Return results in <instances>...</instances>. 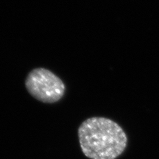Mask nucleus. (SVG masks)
Returning <instances> with one entry per match:
<instances>
[{
	"label": "nucleus",
	"mask_w": 159,
	"mask_h": 159,
	"mask_svg": "<svg viewBox=\"0 0 159 159\" xmlns=\"http://www.w3.org/2000/svg\"><path fill=\"white\" fill-rule=\"evenodd\" d=\"M82 151L90 159H116L125 150L127 137L118 123L110 119L93 117L78 128Z\"/></svg>",
	"instance_id": "f257e3e1"
},
{
	"label": "nucleus",
	"mask_w": 159,
	"mask_h": 159,
	"mask_svg": "<svg viewBox=\"0 0 159 159\" xmlns=\"http://www.w3.org/2000/svg\"><path fill=\"white\" fill-rule=\"evenodd\" d=\"M28 92L35 99L44 103H54L61 99L65 92L63 82L45 68H36L26 78Z\"/></svg>",
	"instance_id": "f03ea898"
}]
</instances>
